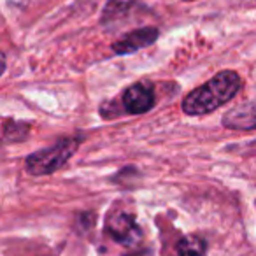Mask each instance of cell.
I'll return each instance as SVG.
<instances>
[{
  "instance_id": "5",
  "label": "cell",
  "mask_w": 256,
  "mask_h": 256,
  "mask_svg": "<svg viewBox=\"0 0 256 256\" xmlns=\"http://www.w3.org/2000/svg\"><path fill=\"white\" fill-rule=\"evenodd\" d=\"M156 39H158V30L153 28V26H146V28L134 30V32L121 37L120 40H116V42L112 44V50H114V53H118V54H130V53H134V51L148 48Z\"/></svg>"
},
{
  "instance_id": "1",
  "label": "cell",
  "mask_w": 256,
  "mask_h": 256,
  "mask_svg": "<svg viewBox=\"0 0 256 256\" xmlns=\"http://www.w3.org/2000/svg\"><path fill=\"white\" fill-rule=\"evenodd\" d=\"M240 78L234 70H223L214 76L204 86L193 90L182 100V110L190 116H202L212 112L224 102L234 98L235 93L240 90Z\"/></svg>"
},
{
  "instance_id": "4",
  "label": "cell",
  "mask_w": 256,
  "mask_h": 256,
  "mask_svg": "<svg viewBox=\"0 0 256 256\" xmlns=\"http://www.w3.org/2000/svg\"><path fill=\"white\" fill-rule=\"evenodd\" d=\"M154 106V92L150 86L137 82L123 93V107L128 114H144Z\"/></svg>"
},
{
  "instance_id": "8",
  "label": "cell",
  "mask_w": 256,
  "mask_h": 256,
  "mask_svg": "<svg viewBox=\"0 0 256 256\" xmlns=\"http://www.w3.org/2000/svg\"><path fill=\"white\" fill-rule=\"evenodd\" d=\"M206 240L198 235H184L176 246V256H206Z\"/></svg>"
},
{
  "instance_id": "10",
  "label": "cell",
  "mask_w": 256,
  "mask_h": 256,
  "mask_svg": "<svg viewBox=\"0 0 256 256\" xmlns=\"http://www.w3.org/2000/svg\"><path fill=\"white\" fill-rule=\"evenodd\" d=\"M186 2H190V0H186Z\"/></svg>"
},
{
  "instance_id": "6",
  "label": "cell",
  "mask_w": 256,
  "mask_h": 256,
  "mask_svg": "<svg viewBox=\"0 0 256 256\" xmlns=\"http://www.w3.org/2000/svg\"><path fill=\"white\" fill-rule=\"evenodd\" d=\"M223 124L232 130H256V102H246L223 116Z\"/></svg>"
},
{
  "instance_id": "3",
  "label": "cell",
  "mask_w": 256,
  "mask_h": 256,
  "mask_svg": "<svg viewBox=\"0 0 256 256\" xmlns=\"http://www.w3.org/2000/svg\"><path fill=\"white\" fill-rule=\"evenodd\" d=\"M106 230L120 244H132L139 238L140 232L136 224V218L128 212H112L106 223Z\"/></svg>"
},
{
  "instance_id": "7",
  "label": "cell",
  "mask_w": 256,
  "mask_h": 256,
  "mask_svg": "<svg viewBox=\"0 0 256 256\" xmlns=\"http://www.w3.org/2000/svg\"><path fill=\"white\" fill-rule=\"evenodd\" d=\"M136 6H137V0H109L106 9H104L102 22L106 23V25L118 22V20L124 18Z\"/></svg>"
},
{
  "instance_id": "9",
  "label": "cell",
  "mask_w": 256,
  "mask_h": 256,
  "mask_svg": "<svg viewBox=\"0 0 256 256\" xmlns=\"http://www.w3.org/2000/svg\"><path fill=\"white\" fill-rule=\"evenodd\" d=\"M28 132H30V126L25 123L6 121V124H4V137H6V140H11V142H20V140H23Z\"/></svg>"
},
{
  "instance_id": "2",
  "label": "cell",
  "mask_w": 256,
  "mask_h": 256,
  "mask_svg": "<svg viewBox=\"0 0 256 256\" xmlns=\"http://www.w3.org/2000/svg\"><path fill=\"white\" fill-rule=\"evenodd\" d=\"M79 140L78 139H62L51 148L40 150L32 153L25 162L26 172L32 176H46L60 170L65 164L72 158V154L78 151Z\"/></svg>"
}]
</instances>
